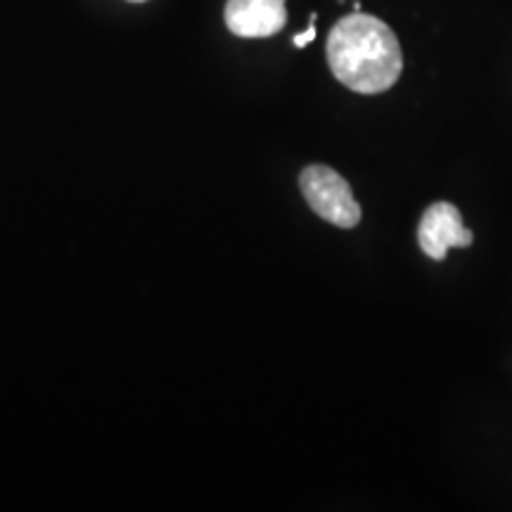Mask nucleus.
Segmentation results:
<instances>
[{
  "label": "nucleus",
  "instance_id": "nucleus-6",
  "mask_svg": "<svg viewBox=\"0 0 512 512\" xmlns=\"http://www.w3.org/2000/svg\"><path fill=\"white\" fill-rule=\"evenodd\" d=\"M128 3H145V0H128Z\"/></svg>",
  "mask_w": 512,
  "mask_h": 512
},
{
  "label": "nucleus",
  "instance_id": "nucleus-3",
  "mask_svg": "<svg viewBox=\"0 0 512 512\" xmlns=\"http://www.w3.org/2000/svg\"><path fill=\"white\" fill-rule=\"evenodd\" d=\"M475 233L463 226V216L451 202H434L422 214L418 242L430 259L444 261L451 247H470Z\"/></svg>",
  "mask_w": 512,
  "mask_h": 512
},
{
  "label": "nucleus",
  "instance_id": "nucleus-2",
  "mask_svg": "<svg viewBox=\"0 0 512 512\" xmlns=\"http://www.w3.org/2000/svg\"><path fill=\"white\" fill-rule=\"evenodd\" d=\"M299 185L320 219L335 223L339 228H354L361 221V204L356 202L351 185L335 169L323 164L306 166L299 176Z\"/></svg>",
  "mask_w": 512,
  "mask_h": 512
},
{
  "label": "nucleus",
  "instance_id": "nucleus-5",
  "mask_svg": "<svg viewBox=\"0 0 512 512\" xmlns=\"http://www.w3.org/2000/svg\"><path fill=\"white\" fill-rule=\"evenodd\" d=\"M313 38H316V12H313V15L309 17V29H306L304 34L294 36V46L306 48L313 41Z\"/></svg>",
  "mask_w": 512,
  "mask_h": 512
},
{
  "label": "nucleus",
  "instance_id": "nucleus-1",
  "mask_svg": "<svg viewBox=\"0 0 512 512\" xmlns=\"http://www.w3.org/2000/svg\"><path fill=\"white\" fill-rule=\"evenodd\" d=\"M328 62L342 86L363 95L384 93L399 81V38L382 19L366 12L342 17L328 36Z\"/></svg>",
  "mask_w": 512,
  "mask_h": 512
},
{
  "label": "nucleus",
  "instance_id": "nucleus-4",
  "mask_svg": "<svg viewBox=\"0 0 512 512\" xmlns=\"http://www.w3.org/2000/svg\"><path fill=\"white\" fill-rule=\"evenodd\" d=\"M226 24L235 36L266 38L285 29V0H228Z\"/></svg>",
  "mask_w": 512,
  "mask_h": 512
}]
</instances>
